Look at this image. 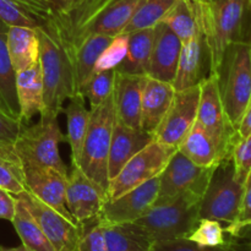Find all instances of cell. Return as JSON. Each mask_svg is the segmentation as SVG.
Segmentation results:
<instances>
[{
  "label": "cell",
  "instance_id": "obj_7",
  "mask_svg": "<svg viewBox=\"0 0 251 251\" xmlns=\"http://www.w3.org/2000/svg\"><path fill=\"white\" fill-rule=\"evenodd\" d=\"M115 123L113 95L90 109V123L76 166L108 190V154Z\"/></svg>",
  "mask_w": 251,
  "mask_h": 251
},
{
  "label": "cell",
  "instance_id": "obj_9",
  "mask_svg": "<svg viewBox=\"0 0 251 251\" xmlns=\"http://www.w3.org/2000/svg\"><path fill=\"white\" fill-rule=\"evenodd\" d=\"M217 167L198 166L176 150L166 168L159 174V189L156 202L183 195L202 200Z\"/></svg>",
  "mask_w": 251,
  "mask_h": 251
},
{
  "label": "cell",
  "instance_id": "obj_31",
  "mask_svg": "<svg viewBox=\"0 0 251 251\" xmlns=\"http://www.w3.org/2000/svg\"><path fill=\"white\" fill-rule=\"evenodd\" d=\"M16 198V208L11 223L21 239L22 245L34 251H56L46 237L42 228L34 220L28 207L19 195Z\"/></svg>",
  "mask_w": 251,
  "mask_h": 251
},
{
  "label": "cell",
  "instance_id": "obj_42",
  "mask_svg": "<svg viewBox=\"0 0 251 251\" xmlns=\"http://www.w3.org/2000/svg\"><path fill=\"white\" fill-rule=\"evenodd\" d=\"M24 126V123L19 118L11 117L0 109V142L14 144Z\"/></svg>",
  "mask_w": 251,
  "mask_h": 251
},
{
  "label": "cell",
  "instance_id": "obj_22",
  "mask_svg": "<svg viewBox=\"0 0 251 251\" xmlns=\"http://www.w3.org/2000/svg\"><path fill=\"white\" fill-rule=\"evenodd\" d=\"M173 85L146 76L141 100V129L153 135L173 100Z\"/></svg>",
  "mask_w": 251,
  "mask_h": 251
},
{
  "label": "cell",
  "instance_id": "obj_29",
  "mask_svg": "<svg viewBox=\"0 0 251 251\" xmlns=\"http://www.w3.org/2000/svg\"><path fill=\"white\" fill-rule=\"evenodd\" d=\"M113 37L103 34H92L83 38L73 47L74 66L77 90L92 76L96 61L105 47L109 44Z\"/></svg>",
  "mask_w": 251,
  "mask_h": 251
},
{
  "label": "cell",
  "instance_id": "obj_1",
  "mask_svg": "<svg viewBox=\"0 0 251 251\" xmlns=\"http://www.w3.org/2000/svg\"><path fill=\"white\" fill-rule=\"evenodd\" d=\"M36 32L44 86L43 113L59 115L64 110L65 100L78 92L73 44L60 15L56 12L44 26L36 28Z\"/></svg>",
  "mask_w": 251,
  "mask_h": 251
},
{
  "label": "cell",
  "instance_id": "obj_41",
  "mask_svg": "<svg viewBox=\"0 0 251 251\" xmlns=\"http://www.w3.org/2000/svg\"><path fill=\"white\" fill-rule=\"evenodd\" d=\"M251 220V171L247 176V180L244 183V195L242 200V207H240L239 218L238 222L233 226H228L225 228L226 233L230 237H237L242 232V227L245 222Z\"/></svg>",
  "mask_w": 251,
  "mask_h": 251
},
{
  "label": "cell",
  "instance_id": "obj_45",
  "mask_svg": "<svg viewBox=\"0 0 251 251\" xmlns=\"http://www.w3.org/2000/svg\"><path fill=\"white\" fill-rule=\"evenodd\" d=\"M251 132V100L248 105L247 110H245L244 115H243L242 120H240L239 125L237 127V134L238 136L244 137L249 135Z\"/></svg>",
  "mask_w": 251,
  "mask_h": 251
},
{
  "label": "cell",
  "instance_id": "obj_35",
  "mask_svg": "<svg viewBox=\"0 0 251 251\" xmlns=\"http://www.w3.org/2000/svg\"><path fill=\"white\" fill-rule=\"evenodd\" d=\"M151 251H251V239L243 237H230L220 247H200L186 238L154 243Z\"/></svg>",
  "mask_w": 251,
  "mask_h": 251
},
{
  "label": "cell",
  "instance_id": "obj_12",
  "mask_svg": "<svg viewBox=\"0 0 251 251\" xmlns=\"http://www.w3.org/2000/svg\"><path fill=\"white\" fill-rule=\"evenodd\" d=\"M200 85L176 91L173 100L153 134V140L178 150L179 145L194 125L198 115Z\"/></svg>",
  "mask_w": 251,
  "mask_h": 251
},
{
  "label": "cell",
  "instance_id": "obj_24",
  "mask_svg": "<svg viewBox=\"0 0 251 251\" xmlns=\"http://www.w3.org/2000/svg\"><path fill=\"white\" fill-rule=\"evenodd\" d=\"M178 151L200 167H217L225 161L211 135L196 120Z\"/></svg>",
  "mask_w": 251,
  "mask_h": 251
},
{
  "label": "cell",
  "instance_id": "obj_5",
  "mask_svg": "<svg viewBox=\"0 0 251 251\" xmlns=\"http://www.w3.org/2000/svg\"><path fill=\"white\" fill-rule=\"evenodd\" d=\"M218 75L226 113L237 129L251 100L250 42L237 41L228 47Z\"/></svg>",
  "mask_w": 251,
  "mask_h": 251
},
{
  "label": "cell",
  "instance_id": "obj_15",
  "mask_svg": "<svg viewBox=\"0 0 251 251\" xmlns=\"http://www.w3.org/2000/svg\"><path fill=\"white\" fill-rule=\"evenodd\" d=\"M107 200V189L96 183L76 164H71L66 179L65 203L74 220L83 223L97 217Z\"/></svg>",
  "mask_w": 251,
  "mask_h": 251
},
{
  "label": "cell",
  "instance_id": "obj_43",
  "mask_svg": "<svg viewBox=\"0 0 251 251\" xmlns=\"http://www.w3.org/2000/svg\"><path fill=\"white\" fill-rule=\"evenodd\" d=\"M16 208V198L12 194L0 188V220L11 222Z\"/></svg>",
  "mask_w": 251,
  "mask_h": 251
},
{
  "label": "cell",
  "instance_id": "obj_18",
  "mask_svg": "<svg viewBox=\"0 0 251 251\" xmlns=\"http://www.w3.org/2000/svg\"><path fill=\"white\" fill-rule=\"evenodd\" d=\"M181 46L183 43L176 34L166 24L158 22L154 26V38L147 76L173 83Z\"/></svg>",
  "mask_w": 251,
  "mask_h": 251
},
{
  "label": "cell",
  "instance_id": "obj_14",
  "mask_svg": "<svg viewBox=\"0 0 251 251\" xmlns=\"http://www.w3.org/2000/svg\"><path fill=\"white\" fill-rule=\"evenodd\" d=\"M159 176L131 189L117 199H108L103 205L98 220L102 225L132 223L146 215L158 196Z\"/></svg>",
  "mask_w": 251,
  "mask_h": 251
},
{
  "label": "cell",
  "instance_id": "obj_4",
  "mask_svg": "<svg viewBox=\"0 0 251 251\" xmlns=\"http://www.w3.org/2000/svg\"><path fill=\"white\" fill-rule=\"evenodd\" d=\"M59 115L42 113L38 123L25 125L15 140L14 147L22 166L53 168L68 176L69 169L59 152V145L66 141L58 123Z\"/></svg>",
  "mask_w": 251,
  "mask_h": 251
},
{
  "label": "cell",
  "instance_id": "obj_25",
  "mask_svg": "<svg viewBox=\"0 0 251 251\" xmlns=\"http://www.w3.org/2000/svg\"><path fill=\"white\" fill-rule=\"evenodd\" d=\"M7 50L14 70L20 71L39 61V39L36 29L9 26Z\"/></svg>",
  "mask_w": 251,
  "mask_h": 251
},
{
  "label": "cell",
  "instance_id": "obj_33",
  "mask_svg": "<svg viewBox=\"0 0 251 251\" xmlns=\"http://www.w3.org/2000/svg\"><path fill=\"white\" fill-rule=\"evenodd\" d=\"M0 188L14 196L27 190L24 168L11 142H0Z\"/></svg>",
  "mask_w": 251,
  "mask_h": 251
},
{
  "label": "cell",
  "instance_id": "obj_39",
  "mask_svg": "<svg viewBox=\"0 0 251 251\" xmlns=\"http://www.w3.org/2000/svg\"><path fill=\"white\" fill-rule=\"evenodd\" d=\"M81 234L76 251H108L102 223L98 217L80 223Z\"/></svg>",
  "mask_w": 251,
  "mask_h": 251
},
{
  "label": "cell",
  "instance_id": "obj_17",
  "mask_svg": "<svg viewBox=\"0 0 251 251\" xmlns=\"http://www.w3.org/2000/svg\"><path fill=\"white\" fill-rule=\"evenodd\" d=\"M22 168L27 191L65 217L74 220L65 203L68 176L44 167L22 166Z\"/></svg>",
  "mask_w": 251,
  "mask_h": 251
},
{
  "label": "cell",
  "instance_id": "obj_23",
  "mask_svg": "<svg viewBox=\"0 0 251 251\" xmlns=\"http://www.w3.org/2000/svg\"><path fill=\"white\" fill-rule=\"evenodd\" d=\"M55 15L48 0H0V20L7 26L38 28Z\"/></svg>",
  "mask_w": 251,
  "mask_h": 251
},
{
  "label": "cell",
  "instance_id": "obj_48",
  "mask_svg": "<svg viewBox=\"0 0 251 251\" xmlns=\"http://www.w3.org/2000/svg\"><path fill=\"white\" fill-rule=\"evenodd\" d=\"M247 1H248V10H249V14H250V16H251V0H247Z\"/></svg>",
  "mask_w": 251,
  "mask_h": 251
},
{
  "label": "cell",
  "instance_id": "obj_11",
  "mask_svg": "<svg viewBox=\"0 0 251 251\" xmlns=\"http://www.w3.org/2000/svg\"><path fill=\"white\" fill-rule=\"evenodd\" d=\"M176 149L166 146L153 140L137 152L120 169L118 176L109 181L108 199H117L131 189L142 185L159 176Z\"/></svg>",
  "mask_w": 251,
  "mask_h": 251
},
{
  "label": "cell",
  "instance_id": "obj_27",
  "mask_svg": "<svg viewBox=\"0 0 251 251\" xmlns=\"http://www.w3.org/2000/svg\"><path fill=\"white\" fill-rule=\"evenodd\" d=\"M7 29L9 26L0 20V109L20 119V107L15 85L16 71L12 68L7 50Z\"/></svg>",
  "mask_w": 251,
  "mask_h": 251
},
{
  "label": "cell",
  "instance_id": "obj_6",
  "mask_svg": "<svg viewBox=\"0 0 251 251\" xmlns=\"http://www.w3.org/2000/svg\"><path fill=\"white\" fill-rule=\"evenodd\" d=\"M201 200L178 196L154 202L151 210L132 223H136L152 243L188 238L198 225Z\"/></svg>",
  "mask_w": 251,
  "mask_h": 251
},
{
  "label": "cell",
  "instance_id": "obj_40",
  "mask_svg": "<svg viewBox=\"0 0 251 251\" xmlns=\"http://www.w3.org/2000/svg\"><path fill=\"white\" fill-rule=\"evenodd\" d=\"M230 159L234 167L235 179L244 185L251 171V132L244 137L237 136L233 144Z\"/></svg>",
  "mask_w": 251,
  "mask_h": 251
},
{
  "label": "cell",
  "instance_id": "obj_20",
  "mask_svg": "<svg viewBox=\"0 0 251 251\" xmlns=\"http://www.w3.org/2000/svg\"><path fill=\"white\" fill-rule=\"evenodd\" d=\"M153 141V135L142 129L130 127L115 119L112 141L108 154V179L109 181L118 176L120 169L132 156ZM109 185V184H108Z\"/></svg>",
  "mask_w": 251,
  "mask_h": 251
},
{
  "label": "cell",
  "instance_id": "obj_46",
  "mask_svg": "<svg viewBox=\"0 0 251 251\" xmlns=\"http://www.w3.org/2000/svg\"><path fill=\"white\" fill-rule=\"evenodd\" d=\"M0 251H34V250L28 249V248H26L25 245H20V247H16V248H1Z\"/></svg>",
  "mask_w": 251,
  "mask_h": 251
},
{
  "label": "cell",
  "instance_id": "obj_28",
  "mask_svg": "<svg viewBox=\"0 0 251 251\" xmlns=\"http://www.w3.org/2000/svg\"><path fill=\"white\" fill-rule=\"evenodd\" d=\"M64 112L66 114V124H68L66 142L70 145L71 164H76L88 129L90 109L86 108L85 97L77 92L69 98V104Z\"/></svg>",
  "mask_w": 251,
  "mask_h": 251
},
{
  "label": "cell",
  "instance_id": "obj_50",
  "mask_svg": "<svg viewBox=\"0 0 251 251\" xmlns=\"http://www.w3.org/2000/svg\"><path fill=\"white\" fill-rule=\"evenodd\" d=\"M250 46H251V42H250Z\"/></svg>",
  "mask_w": 251,
  "mask_h": 251
},
{
  "label": "cell",
  "instance_id": "obj_38",
  "mask_svg": "<svg viewBox=\"0 0 251 251\" xmlns=\"http://www.w3.org/2000/svg\"><path fill=\"white\" fill-rule=\"evenodd\" d=\"M186 239L191 240L200 247H220L227 242L226 230L222 227V223L208 218L199 220L196 227Z\"/></svg>",
  "mask_w": 251,
  "mask_h": 251
},
{
  "label": "cell",
  "instance_id": "obj_3",
  "mask_svg": "<svg viewBox=\"0 0 251 251\" xmlns=\"http://www.w3.org/2000/svg\"><path fill=\"white\" fill-rule=\"evenodd\" d=\"M141 0H85L74 11L60 15L71 44L87 36L115 37L126 26Z\"/></svg>",
  "mask_w": 251,
  "mask_h": 251
},
{
  "label": "cell",
  "instance_id": "obj_13",
  "mask_svg": "<svg viewBox=\"0 0 251 251\" xmlns=\"http://www.w3.org/2000/svg\"><path fill=\"white\" fill-rule=\"evenodd\" d=\"M29 212L56 251H76L81 225L59 213L28 191L20 194Z\"/></svg>",
  "mask_w": 251,
  "mask_h": 251
},
{
  "label": "cell",
  "instance_id": "obj_36",
  "mask_svg": "<svg viewBox=\"0 0 251 251\" xmlns=\"http://www.w3.org/2000/svg\"><path fill=\"white\" fill-rule=\"evenodd\" d=\"M117 71L112 70L102 71V73L93 74L85 83L80 87L78 92L87 98L91 108L97 107L108 100L113 95L114 80Z\"/></svg>",
  "mask_w": 251,
  "mask_h": 251
},
{
  "label": "cell",
  "instance_id": "obj_34",
  "mask_svg": "<svg viewBox=\"0 0 251 251\" xmlns=\"http://www.w3.org/2000/svg\"><path fill=\"white\" fill-rule=\"evenodd\" d=\"M176 0H141L122 33L151 28L162 21Z\"/></svg>",
  "mask_w": 251,
  "mask_h": 251
},
{
  "label": "cell",
  "instance_id": "obj_16",
  "mask_svg": "<svg viewBox=\"0 0 251 251\" xmlns=\"http://www.w3.org/2000/svg\"><path fill=\"white\" fill-rule=\"evenodd\" d=\"M210 75V53L202 31L181 46L178 68L173 81L176 91L188 90L200 85Z\"/></svg>",
  "mask_w": 251,
  "mask_h": 251
},
{
  "label": "cell",
  "instance_id": "obj_44",
  "mask_svg": "<svg viewBox=\"0 0 251 251\" xmlns=\"http://www.w3.org/2000/svg\"><path fill=\"white\" fill-rule=\"evenodd\" d=\"M54 11L59 15H68L85 0H48Z\"/></svg>",
  "mask_w": 251,
  "mask_h": 251
},
{
  "label": "cell",
  "instance_id": "obj_10",
  "mask_svg": "<svg viewBox=\"0 0 251 251\" xmlns=\"http://www.w3.org/2000/svg\"><path fill=\"white\" fill-rule=\"evenodd\" d=\"M196 122L211 135L223 158H230L238 134L226 113L221 97L220 75L217 74H210L201 81Z\"/></svg>",
  "mask_w": 251,
  "mask_h": 251
},
{
  "label": "cell",
  "instance_id": "obj_26",
  "mask_svg": "<svg viewBox=\"0 0 251 251\" xmlns=\"http://www.w3.org/2000/svg\"><path fill=\"white\" fill-rule=\"evenodd\" d=\"M127 34L129 44L126 55L115 71L129 75L147 76L154 38V27L140 29Z\"/></svg>",
  "mask_w": 251,
  "mask_h": 251
},
{
  "label": "cell",
  "instance_id": "obj_32",
  "mask_svg": "<svg viewBox=\"0 0 251 251\" xmlns=\"http://www.w3.org/2000/svg\"><path fill=\"white\" fill-rule=\"evenodd\" d=\"M161 22L176 34L181 43L190 41L201 29L194 0H176Z\"/></svg>",
  "mask_w": 251,
  "mask_h": 251
},
{
  "label": "cell",
  "instance_id": "obj_37",
  "mask_svg": "<svg viewBox=\"0 0 251 251\" xmlns=\"http://www.w3.org/2000/svg\"><path fill=\"white\" fill-rule=\"evenodd\" d=\"M127 44H129V34L120 33L113 37L109 44L105 47L104 50L98 56L95 69H93V74L117 69L126 55Z\"/></svg>",
  "mask_w": 251,
  "mask_h": 251
},
{
  "label": "cell",
  "instance_id": "obj_8",
  "mask_svg": "<svg viewBox=\"0 0 251 251\" xmlns=\"http://www.w3.org/2000/svg\"><path fill=\"white\" fill-rule=\"evenodd\" d=\"M244 195V185L235 179L232 159H225L216 168L200 203L199 217L215 220L228 226L238 222Z\"/></svg>",
  "mask_w": 251,
  "mask_h": 251
},
{
  "label": "cell",
  "instance_id": "obj_21",
  "mask_svg": "<svg viewBox=\"0 0 251 251\" xmlns=\"http://www.w3.org/2000/svg\"><path fill=\"white\" fill-rule=\"evenodd\" d=\"M15 85L20 107V119L26 125L34 115H41L46 109L41 63L38 61L29 68L17 71Z\"/></svg>",
  "mask_w": 251,
  "mask_h": 251
},
{
  "label": "cell",
  "instance_id": "obj_49",
  "mask_svg": "<svg viewBox=\"0 0 251 251\" xmlns=\"http://www.w3.org/2000/svg\"><path fill=\"white\" fill-rule=\"evenodd\" d=\"M196 1H201V2H213L215 0H196Z\"/></svg>",
  "mask_w": 251,
  "mask_h": 251
},
{
  "label": "cell",
  "instance_id": "obj_2",
  "mask_svg": "<svg viewBox=\"0 0 251 251\" xmlns=\"http://www.w3.org/2000/svg\"><path fill=\"white\" fill-rule=\"evenodd\" d=\"M201 31L210 53V74H220L228 47L240 38L245 15L249 12L247 0H194Z\"/></svg>",
  "mask_w": 251,
  "mask_h": 251
},
{
  "label": "cell",
  "instance_id": "obj_30",
  "mask_svg": "<svg viewBox=\"0 0 251 251\" xmlns=\"http://www.w3.org/2000/svg\"><path fill=\"white\" fill-rule=\"evenodd\" d=\"M108 251H151L153 243L136 223L102 225Z\"/></svg>",
  "mask_w": 251,
  "mask_h": 251
},
{
  "label": "cell",
  "instance_id": "obj_19",
  "mask_svg": "<svg viewBox=\"0 0 251 251\" xmlns=\"http://www.w3.org/2000/svg\"><path fill=\"white\" fill-rule=\"evenodd\" d=\"M146 76L117 73L113 88L115 119L135 129H141V100Z\"/></svg>",
  "mask_w": 251,
  "mask_h": 251
},
{
  "label": "cell",
  "instance_id": "obj_47",
  "mask_svg": "<svg viewBox=\"0 0 251 251\" xmlns=\"http://www.w3.org/2000/svg\"><path fill=\"white\" fill-rule=\"evenodd\" d=\"M248 228H251V220L248 221V222H245L244 225H243L242 232H243V230H244V229H248Z\"/></svg>",
  "mask_w": 251,
  "mask_h": 251
}]
</instances>
